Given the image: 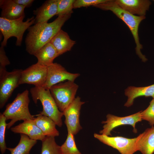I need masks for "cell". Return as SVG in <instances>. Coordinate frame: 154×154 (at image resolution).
Instances as JSON below:
<instances>
[{
  "instance_id": "1",
  "label": "cell",
  "mask_w": 154,
  "mask_h": 154,
  "mask_svg": "<svg viewBox=\"0 0 154 154\" xmlns=\"http://www.w3.org/2000/svg\"><path fill=\"white\" fill-rule=\"evenodd\" d=\"M71 15L59 16L51 23H37L30 27L25 39L27 52L34 55L41 47L50 42Z\"/></svg>"
},
{
  "instance_id": "2",
  "label": "cell",
  "mask_w": 154,
  "mask_h": 154,
  "mask_svg": "<svg viewBox=\"0 0 154 154\" xmlns=\"http://www.w3.org/2000/svg\"><path fill=\"white\" fill-rule=\"evenodd\" d=\"M94 7L104 10L111 11L124 22L129 28L133 36L136 45V54L142 61H147V59L141 51V50L143 48V46L140 42L138 33L139 24L145 18V16H139L130 13L120 7L116 3L115 0H108L105 2Z\"/></svg>"
},
{
  "instance_id": "3",
  "label": "cell",
  "mask_w": 154,
  "mask_h": 154,
  "mask_svg": "<svg viewBox=\"0 0 154 154\" xmlns=\"http://www.w3.org/2000/svg\"><path fill=\"white\" fill-rule=\"evenodd\" d=\"M29 91L26 90L22 93L18 94L12 102L7 106L3 114L6 120H11L7 123V129L10 128L18 121L35 119V118L31 114L29 111Z\"/></svg>"
},
{
  "instance_id": "4",
  "label": "cell",
  "mask_w": 154,
  "mask_h": 154,
  "mask_svg": "<svg viewBox=\"0 0 154 154\" xmlns=\"http://www.w3.org/2000/svg\"><path fill=\"white\" fill-rule=\"evenodd\" d=\"M30 91L34 102L37 104L39 100L42 104V110L39 114L49 117L56 125L61 127L63 113L59 110L49 90L35 86L30 89Z\"/></svg>"
},
{
  "instance_id": "5",
  "label": "cell",
  "mask_w": 154,
  "mask_h": 154,
  "mask_svg": "<svg viewBox=\"0 0 154 154\" xmlns=\"http://www.w3.org/2000/svg\"><path fill=\"white\" fill-rule=\"evenodd\" d=\"M25 17H22L15 20H9L0 17V30L3 36V40L1 46L5 47L7 41L10 38L13 37L16 38L15 44L20 46L22 44L23 34L27 29L35 21L34 16L28 18L23 21Z\"/></svg>"
},
{
  "instance_id": "6",
  "label": "cell",
  "mask_w": 154,
  "mask_h": 154,
  "mask_svg": "<svg viewBox=\"0 0 154 154\" xmlns=\"http://www.w3.org/2000/svg\"><path fill=\"white\" fill-rule=\"evenodd\" d=\"M78 87L74 82L67 81L50 88V93L61 112H63L75 98Z\"/></svg>"
},
{
  "instance_id": "7",
  "label": "cell",
  "mask_w": 154,
  "mask_h": 154,
  "mask_svg": "<svg viewBox=\"0 0 154 154\" xmlns=\"http://www.w3.org/2000/svg\"><path fill=\"white\" fill-rule=\"evenodd\" d=\"M94 135L100 142L116 149L121 154H133L137 151V143L139 135L133 138L119 136L110 137L96 133Z\"/></svg>"
},
{
  "instance_id": "8",
  "label": "cell",
  "mask_w": 154,
  "mask_h": 154,
  "mask_svg": "<svg viewBox=\"0 0 154 154\" xmlns=\"http://www.w3.org/2000/svg\"><path fill=\"white\" fill-rule=\"evenodd\" d=\"M22 70L7 71L0 77V108L2 109L19 84Z\"/></svg>"
},
{
  "instance_id": "9",
  "label": "cell",
  "mask_w": 154,
  "mask_h": 154,
  "mask_svg": "<svg viewBox=\"0 0 154 154\" xmlns=\"http://www.w3.org/2000/svg\"><path fill=\"white\" fill-rule=\"evenodd\" d=\"M141 112L125 117H119L110 114H108L106 116V120L102 122V123L104 125L103 126V129L99 132L100 134L111 136V132L113 129L118 126L125 125H131L133 128V132L137 133L135 124L142 120L141 116Z\"/></svg>"
},
{
  "instance_id": "10",
  "label": "cell",
  "mask_w": 154,
  "mask_h": 154,
  "mask_svg": "<svg viewBox=\"0 0 154 154\" xmlns=\"http://www.w3.org/2000/svg\"><path fill=\"white\" fill-rule=\"evenodd\" d=\"M80 74L70 72L61 64L53 63L47 67L46 81L43 87L49 90L52 86L65 80L74 82Z\"/></svg>"
},
{
  "instance_id": "11",
  "label": "cell",
  "mask_w": 154,
  "mask_h": 154,
  "mask_svg": "<svg viewBox=\"0 0 154 154\" xmlns=\"http://www.w3.org/2000/svg\"><path fill=\"white\" fill-rule=\"evenodd\" d=\"M85 102L82 101L78 96L62 112L65 116V123L68 132L74 135H76L82 127L80 122V110L82 106Z\"/></svg>"
},
{
  "instance_id": "12",
  "label": "cell",
  "mask_w": 154,
  "mask_h": 154,
  "mask_svg": "<svg viewBox=\"0 0 154 154\" xmlns=\"http://www.w3.org/2000/svg\"><path fill=\"white\" fill-rule=\"evenodd\" d=\"M47 67L37 62L22 70L19 84H29L43 87L47 78Z\"/></svg>"
},
{
  "instance_id": "13",
  "label": "cell",
  "mask_w": 154,
  "mask_h": 154,
  "mask_svg": "<svg viewBox=\"0 0 154 154\" xmlns=\"http://www.w3.org/2000/svg\"><path fill=\"white\" fill-rule=\"evenodd\" d=\"M115 1L123 10L139 16H145L151 4L148 0H116Z\"/></svg>"
},
{
  "instance_id": "14",
  "label": "cell",
  "mask_w": 154,
  "mask_h": 154,
  "mask_svg": "<svg viewBox=\"0 0 154 154\" xmlns=\"http://www.w3.org/2000/svg\"><path fill=\"white\" fill-rule=\"evenodd\" d=\"M15 133L26 135L31 139L42 141L46 136L41 129L37 126L34 120H28L11 128Z\"/></svg>"
},
{
  "instance_id": "15",
  "label": "cell",
  "mask_w": 154,
  "mask_h": 154,
  "mask_svg": "<svg viewBox=\"0 0 154 154\" xmlns=\"http://www.w3.org/2000/svg\"><path fill=\"white\" fill-rule=\"evenodd\" d=\"M0 7L1 17L12 20L25 17V7L15 3L13 0H0Z\"/></svg>"
},
{
  "instance_id": "16",
  "label": "cell",
  "mask_w": 154,
  "mask_h": 154,
  "mask_svg": "<svg viewBox=\"0 0 154 154\" xmlns=\"http://www.w3.org/2000/svg\"><path fill=\"white\" fill-rule=\"evenodd\" d=\"M58 0H46L39 7L33 11L36 16L35 24L47 22L57 11Z\"/></svg>"
},
{
  "instance_id": "17",
  "label": "cell",
  "mask_w": 154,
  "mask_h": 154,
  "mask_svg": "<svg viewBox=\"0 0 154 154\" xmlns=\"http://www.w3.org/2000/svg\"><path fill=\"white\" fill-rule=\"evenodd\" d=\"M139 136L137 143V151L142 154H153L154 152V126L147 129Z\"/></svg>"
},
{
  "instance_id": "18",
  "label": "cell",
  "mask_w": 154,
  "mask_h": 154,
  "mask_svg": "<svg viewBox=\"0 0 154 154\" xmlns=\"http://www.w3.org/2000/svg\"><path fill=\"white\" fill-rule=\"evenodd\" d=\"M54 47L59 55L70 50L76 41L70 38L68 34L62 29L53 37L50 42Z\"/></svg>"
},
{
  "instance_id": "19",
  "label": "cell",
  "mask_w": 154,
  "mask_h": 154,
  "mask_svg": "<svg viewBox=\"0 0 154 154\" xmlns=\"http://www.w3.org/2000/svg\"><path fill=\"white\" fill-rule=\"evenodd\" d=\"M125 94L128 97V99L124 106L127 107L132 106L134 99L139 97L151 96L154 99V84L145 87L129 86L125 89Z\"/></svg>"
},
{
  "instance_id": "20",
  "label": "cell",
  "mask_w": 154,
  "mask_h": 154,
  "mask_svg": "<svg viewBox=\"0 0 154 154\" xmlns=\"http://www.w3.org/2000/svg\"><path fill=\"white\" fill-rule=\"evenodd\" d=\"M37 62L48 67L53 63L54 60L59 55L55 48L50 42L41 47L34 55Z\"/></svg>"
},
{
  "instance_id": "21",
  "label": "cell",
  "mask_w": 154,
  "mask_h": 154,
  "mask_svg": "<svg viewBox=\"0 0 154 154\" xmlns=\"http://www.w3.org/2000/svg\"><path fill=\"white\" fill-rule=\"evenodd\" d=\"M34 120L35 124L46 136L55 137L59 135V133L56 127L55 122L49 117L38 114Z\"/></svg>"
},
{
  "instance_id": "22",
  "label": "cell",
  "mask_w": 154,
  "mask_h": 154,
  "mask_svg": "<svg viewBox=\"0 0 154 154\" xmlns=\"http://www.w3.org/2000/svg\"><path fill=\"white\" fill-rule=\"evenodd\" d=\"M21 138L17 145L15 148H7L11 154H29L32 147L37 141L31 139L27 135L21 134Z\"/></svg>"
},
{
  "instance_id": "23",
  "label": "cell",
  "mask_w": 154,
  "mask_h": 154,
  "mask_svg": "<svg viewBox=\"0 0 154 154\" xmlns=\"http://www.w3.org/2000/svg\"><path fill=\"white\" fill-rule=\"evenodd\" d=\"M42 142L41 154H62L61 146L56 143L54 137L46 136Z\"/></svg>"
},
{
  "instance_id": "24",
  "label": "cell",
  "mask_w": 154,
  "mask_h": 154,
  "mask_svg": "<svg viewBox=\"0 0 154 154\" xmlns=\"http://www.w3.org/2000/svg\"><path fill=\"white\" fill-rule=\"evenodd\" d=\"M74 135L68 132L66 139L61 146L62 154H82L76 145Z\"/></svg>"
},
{
  "instance_id": "25",
  "label": "cell",
  "mask_w": 154,
  "mask_h": 154,
  "mask_svg": "<svg viewBox=\"0 0 154 154\" xmlns=\"http://www.w3.org/2000/svg\"><path fill=\"white\" fill-rule=\"evenodd\" d=\"M75 0H58V16L71 14L73 13V4Z\"/></svg>"
},
{
  "instance_id": "26",
  "label": "cell",
  "mask_w": 154,
  "mask_h": 154,
  "mask_svg": "<svg viewBox=\"0 0 154 154\" xmlns=\"http://www.w3.org/2000/svg\"><path fill=\"white\" fill-rule=\"evenodd\" d=\"M6 119L3 114H0V149L2 154L5 152L7 147L5 140V134L7 123H6Z\"/></svg>"
},
{
  "instance_id": "27",
  "label": "cell",
  "mask_w": 154,
  "mask_h": 154,
  "mask_svg": "<svg viewBox=\"0 0 154 154\" xmlns=\"http://www.w3.org/2000/svg\"><path fill=\"white\" fill-rule=\"evenodd\" d=\"M141 116L142 120L147 121L152 126L154 125V99L150 102L148 107L143 111H141Z\"/></svg>"
},
{
  "instance_id": "28",
  "label": "cell",
  "mask_w": 154,
  "mask_h": 154,
  "mask_svg": "<svg viewBox=\"0 0 154 154\" xmlns=\"http://www.w3.org/2000/svg\"><path fill=\"white\" fill-rule=\"evenodd\" d=\"M10 64V62L7 56L4 47H0V77L7 71L6 66Z\"/></svg>"
},
{
  "instance_id": "29",
  "label": "cell",
  "mask_w": 154,
  "mask_h": 154,
  "mask_svg": "<svg viewBox=\"0 0 154 154\" xmlns=\"http://www.w3.org/2000/svg\"><path fill=\"white\" fill-rule=\"evenodd\" d=\"M108 1V0H75L74 3L73 8L87 7L90 6H94Z\"/></svg>"
},
{
  "instance_id": "30",
  "label": "cell",
  "mask_w": 154,
  "mask_h": 154,
  "mask_svg": "<svg viewBox=\"0 0 154 154\" xmlns=\"http://www.w3.org/2000/svg\"><path fill=\"white\" fill-rule=\"evenodd\" d=\"M15 3L25 6V7H29L31 6L34 0H13Z\"/></svg>"
},
{
  "instance_id": "31",
  "label": "cell",
  "mask_w": 154,
  "mask_h": 154,
  "mask_svg": "<svg viewBox=\"0 0 154 154\" xmlns=\"http://www.w3.org/2000/svg\"><path fill=\"white\" fill-rule=\"evenodd\" d=\"M153 1H154V0H153Z\"/></svg>"
}]
</instances>
